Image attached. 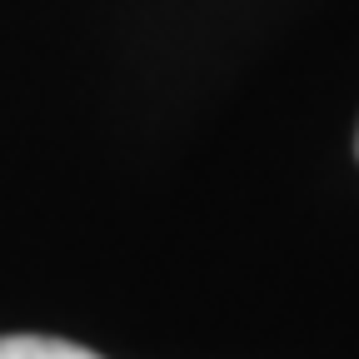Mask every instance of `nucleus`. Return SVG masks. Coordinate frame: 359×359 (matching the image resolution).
<instances>
[{"mask_svg": "<svg viewBox=\"0 0 359 359\" xmlns=\"http://www.w3.org/2000/svg\"><path fill=\"white\" fill-rule=\"evenodd\" d=\"M0 359H100L95 349H80L70 339H45V334H6Z\"/></svg>", "mask_w": 359, "mask_h": 359, "instance_id": "nucleus-1", "label": "nucleus"}, {"mask_svg": "<svg viewBox=\"0 0 359 359\" xmlns=\"http://www.w3.org/2000/svg\"><path fill=\"white\" fill-rule=\"evenodd\" d=\"M354 150H359V145H354Z\"/></svg>", "mask_w": 359, "mask_h": 359, "instance_id": "nucleus-2", "label": "nucleus"}]
</instances>
